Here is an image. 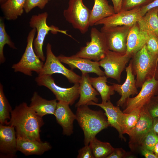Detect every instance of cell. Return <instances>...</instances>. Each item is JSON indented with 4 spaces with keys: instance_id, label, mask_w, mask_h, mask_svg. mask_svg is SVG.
I'll list each match as a JSON object with an SVG mask.
<instances>
[{
    "instance_id": "cell-1",
    "label": "cell",
    "mask_w": 158,
    "mask_h": 158,
    "mask_svg": "<svg viewBox=\"0 0 158 158\" xmlns=\"http://www.w3.org/2000/svg\"><path fill=\"white\" fill-rule=\"evenodd\" d=\"M44 124L42 117L23 102L12 110L7 125L14 127L17 138L40 141V129Z\"/></svg>"
},
{
    "instance_id": "cell-2",
    "label": "cell",
    "mask_w": 158,
    "mask_h": 158,
    "mask_svg": "<svg viewBox=\"0 0 158 158\" xmlns=\"http://www.w3.org/2000/svg\"><path fill=\"white\" fill-rule=\"evenodd\" d=\"M77 108L76 120L83 132L85 145H89L99 133L110 126L104 113L101 111L92 110L87 105Z\"/></svg>"
},
{
    "instance_id": "cell-3",
    "label": "cell",
    "mask_w": 158,
    "mask_h": 158,
    "mask_svg": "<svg viewBox=\"0 0 158 158\" xmlns=\"http://www.w3.org/2000/svg\"><path fill=\"white\" fill-rule=\"evenodd\" d=\"M36 32L34 28L29 32L27 38V45L20 59L13 64L12 68L15 72H19L32 76V72L39 75L42 69L44 63L35 53L33 48V42Z\"/></svg>"
},
{
    "instance_id": "cell-4",
    "label": "cell",
    "mask_w": 158,
    "mask_h": 158,
    "mask_svg": "<svg viewBox=\"0 0 158 158\" xmlns=\"http://www.w3.org/2000/svg\"><path fill=\"white\" fill-rule=\"evenodd\" d=\"M48 14L46 12L33 15L29 22L30 26L32 28H35L37 32L36 38L33 42V48L34 51L38 57L43 61H45L46 57L42 48L44 40L49 31L54 34L58 32L61 33L72 37L68 34L67 30H60L57 27L53 25L49 26L47 23Z\"/></svg>"
},
{
    "instance_id": "cell-5",
    "label": "cell",
    "mask_w": 158,
    "mask_h": 158,
    "mask_svg": "<svg viewBox=\"0 0 158 158\" xmlns=\"http://www.w3.org/2000/svg\"><path fill=\"white\" fill-rule=\"evenodd\" d=\"M68 4V8L63 12L65 19L74 28L85 34L90 26L91 10L84 4L83 0H69Z\"/></svg>"
},
{
    "instance_id": "cell-6",
    "label": "cell",
    "mask_w": 158,
    "mask_h": 158,
    "mask_svg": "<svg viewBox=\"0 0 158 158\" xmlns=\"http://www.w3.org/2000/svg\"><path fill=\"white\" fill-rule=\"evenodd\" d=\"M90 37V41L86 43L85 46L81 47L75 55L99 61L109 50L106 40L102 32L95 28H91Z\"/></svg>"
},
{
    "instance_id": "cell-7",
    "label": "cell",
    "mask_w": 158,
    "mask_h": 158,
    "mask_svg": "<svg viewBox=\"0 0 158 158\" xmlns=\"http://www.w3.org/2000/svg\"><path fill=\"white\" fill-rule=\"evenodd\" d=\"M35 81L38 85L45 87L50 90L58 101L65 102L72 105L80 96L79 83L74 84L69 88L61 87L56 84L52 75H38Z\"/></svg>"
},
{
    "instance_id": "cell-8",
    "label": "cell",
    "mask_w": 158,
    "mask_h": 158,
    "mask_svg": "<svg viewBox=\"0 0 158 158\" xmlns=\"http://www.w3.org/2000/svg\"><path fill=\"white\" fill-rule=\"evenodd\" d=\"M46 56L45 62L39 75L60 73L65 76L71 83L74 84L79 83L81 76L73 71L66 68L62 63L57 57L53 53L51 45L48 43L46 47Z\"/></svg>"
},
{
    "instance_id": "cell-9",
    "label": "cell",
    "mask_w": 158,
    "mask_h": 158,
    "mask_svg": "<svg viewBox=\"0 0 158 158\" xmlns=\"http://www.w3.org/2000/svg\"><path fill=\"white\" fill-rule=\"evenodd\" d=\"M131 27L103 26L100 31L105 38L109 50L121 54L126 53L127 37Z\"/></svg>"
},
{
    "instance_id": "cell-10",
    "label": "cell",
    "mask_w": 158,
    "mask_h": 158,
    "mask_svg": "<svg viewBox=\"0 0 158 158\" xmlns=\"http://www.w3.org/2000/svg\"><path fill=\"white\" fill-rule=\"evenodd\" d=\"M131 56L109 50L105 56L99 61L100 66L104 70L105 75L120 82L121 75Z\"/></svg>"
},
{
    "instance_id": "cell-11",
    "label": "cell",
    "mask_w": 158,
    "mask_h": 158,
    "mask_svg": "<svg viewBox=\"0 0 158 158\" xmlns=\"http://www.w3.org/2000/svg\"><path fill=\"white\" fill-rule=\"evenodd\" d=\"M158 87V80L155 75L147 79L142 84L137 95L126 100V107L123 112L128 113L137 108H141L147 104L156 93Z\"/></svg>"
},
{
    "instance_id": "cell-12",
    "label": "cell",
    "mask_w": 158,
    "mask_h": 158,
    "mask_svg": "<svg viewBox=\"0 0 158 158\" xmlns=\"http://www.w3.org/2000/svg\"><path fill=\"white\" fill-rule=\"evenodd\" d=\"M133 56V67L137 83L143 84L147 75L157 64L158 58L148 53L145 45Z\"/></svg>"
},
{
    "instance_id": "cell-13",
    "label": "cell",
    "mask_w": 158,
    "mask_h": 158,
    "mask_svg": "<svg viewBox=\"0 0 158 158\" xmlns=\"http://www.w3.org/2000/svg\"><path fill=\"white\" fill-rule=\"evenodd\" d=\"M153 122V118L145 107L142 108L138 121L134 128L128 134L130 138L129 146L132 150L140 147L142 140L151 130Z\"/></svg>"
},
{
    "instance_id": "cell-14",
    "label": "cell",
    "mask_w": 158,
    "mask_h": 158,
    "mask_svg": "<svg viewBox=\"0 0 158 158\" xmlns=\"http://www.w3.org/2000/svg\"><path fill=\"white\" fill-rule=\"evenodd\" d=\"M140 7H137L128 10L121 11L99 21L95 25H102L107 27L126 26L131 27L138 22L142 17Z\"/></svg>"
},
{
    "instance_id": "cell-15",
    "label": "cell",
    "mask_w": 158,
    "mask_h": 158,
    "mask_svg": "<svg viewBox=\"0 0 158 158\" xmlns=\"http://www.w3.org/2000/svg\"><path fill=\"white\" fill-rule=\"evenodd\" d=\"M17 151V138L14 127L0 124V157L14 158Z\"/></svg>"
},
{
    "instance_id": "cell-16",
    "label": "cell",
    "mask_w": 158,
    "mask_h": 158,
    "mask_svg": "<svg viewBox=\"0 0 158 158\" xmlns=\"http://www.w3.org/2000/svg\"><path fill=\"white\" fill-rule=\"evenodd\" d=\"M57 57L61 63L68 65L71 70L78 68L81 71L82 74L94 73L99 76L105 75L104 72L100 68L99 61L78 57L75 55L70 56L60 55Z\"/></svg>"
},
{
    "instance_id": "cell-17",
    "label": "cell",
    "mask_w": 158,
    "mask_h": 158,
    "mask_svg": "<svg viewBox=\"0 0 158 158\" xmlns=\"http://www.w3.org/2000/svg\"><path fill=\"white\" fill-rule=\"evenodd\" d=\"M68 103L58 101L54 116L57 122L63 129V134L70 136L73 133V123L76 116L70 109Z\"/></svg>"
},
{
    "instance_id": "cell-18",
    "label": "cell",
    "mask_w": 158,
    "mask_h": 158,
    "mask_svg": "<svg viewBox=\"0 0 158 158\" xmlns=\"http://www.w3.org/2000/svg\"><path fill=\"white\" fill-rule=\"evenodd\" d=\"M126 78L123 84L113 83V85L114 91L121 96L120 98L116 103L117 106L119 107L122 106L130 95L138 94L136 80L133 73L131 62L126 68Z\"/></svg>"
},
{
    "instance_id": "cell-19",
    "label": "cell",
    "mask_w": 158,
    "mask_h": 158,
    "mask_svg": "<svg viewBox=\"0 0 158 158\" xmlns=\"http://www.w3.org/2000/svg\"><path fill=\"white\" fill-rule=\"evenodd\" d=\"M87 105H96L103 109L109 126L115 128L118 133L119 137L122 140L126 141V139L123 136L121 127V119L123 112L119 106H114L110 99L105 103L100 104L91 101Z\"/></svg>"
},
{
    "instance_id": "cell-20",
    "label": "cell",
    "mask_w": 158,
    "mask_h": 158,
    "mask_svg": "<svg viewBox=\"0 0 158 158\" xmlns=\"http://www.w3.org/2000/svg\"><path fill=\"white\" fill-rule=\"evenodd\" d=\"M148 32L141 30L137 22L131 27L128 35L126 54L131 56L145 44Z\"/></svg>"
},
{
    "instance_id": "cell-21",
    "label": "cell",
    "mask_w": 158,
    "mask_h": 158,
    "mask_svg": "<svg viewBox=\"0 0 158 158\" xmlns=\"http://www.w3.org/2000/svg\"><path fill=\"white\" fill-rule=\"evenodd\" d=\"M79 83L80 99L75 107L87 105L91 101L98 103V99L96 96L99 94L92 85L88 73L82 74Z\"/></svg>"
},
{
    "instance_id": "cell-22",
    "label": "cell",
    "mask_w": 158,
    "mask_h": 158,
    "mask_svg": "<svg viewBox=\"0 0 158 158\" xmlns=\"http://www.w3.org/2000/svg\"><path fill=\"white\" fill-rule=\"evenodd\" d=\"M17 138V149L24 155H41L50 150L51 146L49 142Z\"/></svg>"
},
{
    "instance_id": "cell-23",
    "label": "cell",
    "mask_w": 158,
    "mask_h": 158,
    "mask_svg": "<svg viewBox=\"0 0 158 158\" xmlns=\"http://www.w3.org/2000/svg\"><path fill=\"white\" fill-rule=\"evenodd\" d=\"M56 99L47 100L34 92L29 106L39 116L42 117L48 114L54 115L58 102Z\"/></svg>"
},
{
    "instance_id": "cell-24",
    "label": "cell",
    "mask_w": 158,
    "mask_h": 158,
    "mask_svg": "<svg viewBox=\"0 0 158 158\" xmlns=\"http://www.w3.org/2000/svg\"><path fill=\"white\" fill-rule=\"evenodd\" d=\"M115 13L113 6L109 4L107 0H94L91 10L90 25L92 26L99 21Z\"/></svg>"
},
{
    "instance_id": "cell-25",
    "label": "cell",
    "mask_w": 158,
    "mask_h": 158,
    "mask_svg": "<svg viewBox=\"0 0 158 158\" xmlns=\"http://www.w3.org/2000/svg\"><path fill=\"white\" fill-rule=\"evenodd\" d=\"M26 0H7L1 5L4 18L7 20H16L23 13Z\"/></svg>"
},
{
    "instance_id": "cell-26",
    "label": "cell",
    "mask_w": 158,
    "mask_h": 158,
    "mask_svg": "<svg viewBox=\"0 0 158 158\" xmlns=\"http://www.w3.org/2000/svg\"><path fill=\"white\" fill-rule=\"evenodd\" d=\"M158 7L149 10L137 22L140 29L158 37Z\"/></svg>"
},
{
    "instance_id": "cell-27",
    "label": "cell",
    "mask_w": 158,
    "mask_h": 158,
    "mask_svg": "<svg viewBox=\"0 0 158 158\" xmlns=\"http://www.w3.org/2000/svg\"><path fill=\"white\" fill-rule=\"evenodd\" d=\"M107 78L105 75L97 77L90 78L92 85L100 95L102 103L110 100L111 96L115 93L113 85H108L107 84Z\"/></svg>"
},
{
    "instance_id": "cell-28",
    "label": "cell",
    "mask_w": 158,
    "mask_h": 158,
    "mask_svg": "<svg viewBox=\"0 0 158 158\" xmlns=\"http://www.w3.org/2000/svg\"><path fill=\"white\" fill-rule=\"evenodd\" d=\"M141 108H137L129 113H123L121 119L123 134L128 133L135 126L140 118Z\"/></svg>"
},
{
    "instance_id": "cell-29",
    "label": "cell",
    "mask_w": 158,
    "mask_h": 158,
    "mask_svg": "<svg viewBox=\"0 0 158 158\" xmlns=\"http://www.w3.org/2000/svg\"><path fill=\"white\" fill-rule=\"evenodd\" d=\"M89 145L95 158H106L114 148L109 143L101 141L95 137L90 141Z\"/></svg>"
},
{
    "instance_id": "cell-30",
    "label": "cell",
    "mask_w": 158,
    "mask_h": 158,
    "mask_svg": "<svg viewBox=\"0 0 158 158\" xmlns=\"http://www.w3.org/2000/svg\"><path fill=\"white\" fill-rule=\"evenodd\" d=\"M12 108L5 96L2 84H0V123L7 125L8 120L11 118Z\"/></svg>"
},
{
    "instance_id": "cell-31",
    "label": "cell",
    "mask_w": 158,
    "mask_h": 158,
    "mask_svg": "<svg viewBox=\"0 0 158 158\" xmlns=\"http://www.w3.org/2000/svg\"><path fill=\"white\" fill-rule=\"evenodd\" d=\"M7 44L10 48L17 49L14 43L12 42L10 36L7 33L4 23L2 17L0 18V63H4L6 58L4 54V48L5 44Z\"/></svg>"
},
{
    "instance_id": "cell-32",
    "label": "cell",
    "mask_w": 158,
    "mask_h": 158,
    "mask_svg": "<svg viewBox=\"0 0 158 158\" xmlns=\"http://www.w3.org/2000/svg\"><path fill=\"white\" fill-rule=\"evenodd\" d=\"M158 142V135L151 129L142 140L140 148L143 147L153 152L154 148Z\"/></svg>"
},
{
    "instance_id": "cell-33",
    "label": "cell",
    "mask_w": 158,
    "mask_h": 158,
    "mask_svg": "<svg viewBox=\"0 0 158 158\" xmlns=\"http://www.w3.org/2000/svg\"><path fill=\"white\" fill-rule=\"evenodd\" d=\"M146 42L147 51L151 55L158 58V37L150 32Z\"/></svg>"
},
{
    "instance_id": "cell-34",
    "label": "cell",
    "mask_w": 158,
    "mask_h": 158,
    "mask_svg": "<svg viewBox=\"0 0 158 158\" xmlns=\"http://www.w3.org/2000/svg\"><path fill=\"white\" fill-rule=\"evenodd\" d=\"M154 0H123L121 11L130 10L146 6Z\"/></svg>"
},
{
    "instance_id": "cell-35",
    "label": "cell",
    "mask_w": 158,
    "mask_h": 158,
    "mask_svg": "<svg viewBox=\"0 0 158 158\" xmlns=\"http://www.w3.org/2000/svg\"><path fill=\"white\" fill-rule=\"evenodd\" d=\"M48 0H26L24 6V10L27 13L36 7H37L41 9H42L48 3Z\"/></svg>"
},
{
    "instance_id": "cell-36",
    "label": "cell",
    "mask_w": 158,
    "mask_h": 158,
    "mask_svg": "<svg viewBox=\"0 0 158 158\" xmlns=\"http://www.w3.org/2000/svg\"><path fill=\"white\" fill-rule=\"evenodd\" d=\"M153 118H158V102L153 100L145 106Z\"/></svg>"
},
{
    "instance_id": "cell-37",
    "label": "cell",
    "mask_w": 158,
    "mask_h": 158,
    "mask_svg": "<svg viewBox=\"0 0 158 158\" xmlns=\"http://www.w3.org/2000/svg\"><path fill=\"white\" fill-rule=\"evenodd\" d=\"M78 158H95L89 145L85 146L79 149L78 151Z\"/></svg>"
},
{
    "instance_id": "cell-38",
    "label": "cell",
    "mask_w": 158,
    "mask_h": 158,
    "mask_svg": "<svg viewBox=\"0 0 158 158\" xmlns=\"http://www.w3.org/2000/svg\"><path fill=\"white\" fill-rule=\"evenodd\" d=\"M128 155L127 152L122 148H114L106 158H123L126 157Z\"/></svg>"
},
{
    "instance_id": "cell-39",
    "label": "cell",
    "mask_w": 158,
    "mask_h": 158,
    "mask_svg": "<svg viewBox=\"0 0 158 158\" xmlns=\"http://www.w3.org/2000/svg\"><path fill=\"white\" fill-rule=\"evenodd\" d=\"M158 7V0H154L149 4L140 7V12L142 17L150 9Z\"/></svg>"
},
{
    "instance_id": "cell-40",
    "label": "cell",
    "mask_w": 158,
    "mask_h": 158,
    "mask_svg": "<svg viewBox=\"0 0 158 158\" xmlns=\"http://www.w3.org/2000/svg\"><path fill=\"white\" fill-rule=\"evenodd\" d=\"M142 154L146 158H158L153 152L143 147L140 148Z\"/></svg>"
},
{
    "instance_id": "cell-41",
    "label": "cell",
    "mask_w": 158,
    "mask_h": 158,
    "mask_svg": "<svg viewBox=\"0 0 158 158\" xmlns=\"http://www.w3.org/2000/svg\"><path fill=\"white\" fill-rule=\"evenodd\" d=\"M113 5V7L115 13L121 11L123 0H111Z\"/></svg>"
},
{
    "instance_id": "cell-42",
    "label": "cell",
    "mask_w": 158,
    "mask_h": 158,
    "mask_svg": "<svg viewBox=\"0 0 158 158\" xmlns=\"http://www.w3.org/2000/svg\"><path fill=\"white\" fill-rule=\"evenodd\" d=\"M152 129L158 135V118H153V122Z\"/></svg>"
},
{
    "instance_id": "cell-43",
    "label": "cell",
    "mask_w": 158,
    "mask_h": 158,
    "mask_svg": "<svg viewBox=\"0 0 158 158\" xmlns=\"http://www.w3.org/2000/svg\"><path fill=\"white\" fill-rule=\"evenodd\" d=\"M153 152L158 157V142L155 145L153 150Z\"/></svg>"
},
{
    "instance_id": "cell-44",
    "label": "cell",
    "mask_w": 158,
    "mask_h": 158,
    "mask_svg": "<svg viewBox=\"0 0 158 158\" xmlns=\"http://www.w3.org/2000/svg\"><path fill=\"white\" fill-rule=\"evenodd\" d=\"M158 102V96L156 97H154L152 99Z\"/></svg>"
},
{
    "instance_id": "cell-45",
    "label": "cell",
    "mask_w": 158,
    "mask_h": 158,
    "mask_svg": "<svg viewBox=\"0 0 158 158\" xmlns=\"http://www.w3.org/2000/svg\"><path fill=\"white\" fill-rule=\"evenodd\" d=\"M7 0H0V3L1 5L4 4Z\"/></svg>"
},
{
    "instance_id": "cell-46",
    "label": "cell",
    "mask_w": 158,
    "mask_h": 158,
    "mask_svg": "<svg viewBox=\"0 0 158 158\" xmlns=\"http://www.w3.org/2000/svg\"><path fill=\"white\" fill-rule=\"evenodd\" d=\"M157 63L158 64V62H157Z\"/></svg>"
},
{
    "instance_id": "cell-47",
    "label": "cell",
    "mask_w": 158,
    "mask_h": 158,
    "mask_svg": "<svg viewBox=\"0 0 158 158\" xmlns=\"http://www.w3.org/2000/svg\"></svg>"
}]
</instances>
